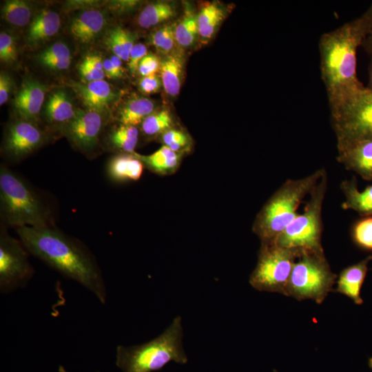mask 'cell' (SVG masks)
Wrapping results in <instances>:
<instances>
[{"instance_id": "6da1fadb", "label": "cell", "mask_w": 372, "mask_h": 372, "mask_svg": "<svg viewBox=\"0 0 372 372\" xmlns=\"http://www.w3.org/2000/svg\"><path fill=\"white\" fill-rule=\"evenodd\" d=\"M26 250L64 277L92 292L102 304L107 291L102 274L90 254L78 242L47 226L17 228Z\"/></svg>"}, {"instance_id": "7a4b0ae2", "label": "cell", "mask_w": 372, "mask_h": 372, "mask_svg": "<svg viewBox=\"0 0 372 372\" xmlns=\"http://www.w3.org/2000/svg\"><path fill=\"white\" fill-rule=\"evenodd\" d=\"M366 25L363 15L323 34L319 41L320 71L329 103L334 104L363 90L357 76V50Z\"/></svg>"}, {"instance_id": "3957f363", "label": "cell", "mask_w": 372, "mask_h": 372, "mask_svg": "<svg viewBox=\"0 0 372 372\" xmlns=\"http://www.w3.org/2000/svg\"><path fill=\"white\" fill-rule=\"evenodd\" d=\"M183 336L182 319L178 316L158 337L138 345L118 346L116 364L123 372H154L170 362L186 364L188 358Z\"/></svg>"}, {"instance_id": "277c9868", "label": "cell", "mask_w": 372, "mask_h": 372, "mask_svg": "<svg viewBox=\"0 0 372 372\" xmlns=\"http://www.w3.org/2000/svg\"><path fill=\"white\" fill-rule=\"evenodd\" d=\"M324 172V169H320L304 178L289 179L273 194L258 214L253 227L262 244L273 243L295 218L301 202Z\"/></svg>"}, {"instance_id": "5b68a950", "label": "cell", "mask_w": 372, "mask_h": 372, "mask_svg": "<svg viewBox=\"0 0 372 372\" xmlns=\"http://www.w3.org/2000/svg\"><path fill=\"white\" fill-rule=\"evenodd\" d=\"M327 187L326 172L309 194L303 212L298 214L273 242L300 251H322V209ZM272 244V243H271Z\"/></svg>"}, {"instance_id": "8992f818", "label": "cell", "mask_w": 372, "mask_h": 372, "mask_svg": "<svg viewBox=\"0 0 372 372\" xmlns=\"http://www.w3.org/2000/svg\"><path fill=\"white\" fill-rule=\"evenodd\" d=\"M0 201L5 220L17 227L47 226L45 207L30 188L8 168L0 169Z\"/></svg>"}, {"instance_id": "52a82bcc", "label": "cell", "mask_w": 372, "mask_h": 372, "mask_svg": "<svg viewBox=\"0 0 372 372\" xmlns=\"http://www.w3.org/2000/svg\"><path fill=\"white\" fill-rule=\"evenodd\" d=\"M336 278L324 251H302L293 265L286 296L321 304L332 291Z\"/></svg>"}, {"instance_id": "ba28073f", "label": "cell", "mask_w": 372, "mask_h": 372, "mask_svg": "<svg viewBox=\"0 0 372 372\" xmlns=\"http://www.w3.org/2000/svg\"><path fill=\"white\" fill-rule=\"evenodd\" d=\"M329 107L337 146L372 138V92L366 87Z\"/></svg>"}, {"instance_id": "9c48e42d", "label": "cell", "mask_w": 372, "mask_h": 372, "mask_svg": "<svg viewBox=\"0 0 372 372\" xmlns=\"http://www.w3.org/2000/svg\"><path fill=\"white\" fill-rule=\"evenodd\" d=\"M300 251L276 244H262L256 267L249 278L252 287L260 291L286 296L296 260Z\"/></svg>"}, {"instance_id": "30bf717a", "label": "cell", "mask_w": 372, "mask_h": 372, "mask_svg": "<svg viewBox=\"0 0 372 372\" xmlns=\"http://www.w3.org/2000/svg\"><path fill=\"white\" fill-rule=\"evenodd\" d=\"M25 247L6 234L0 238V291L8 293L25 287L33 276Z\"/></svg>"}, {"instance_id": "8fae6325", "label": "cell", "mask_w": 372, "mask_h": 372, "mask_svg": "<svg viewBox=\"0 0 372 372\" xmlns=\"http://www.w3.org/2000/svg\"><path fill=\"white\" fill-rule=\"evenodd\" d=\"M103 126L101 113L87 110L76 112L66 126L70 139L80 149H90L98 142Z\"/></svg>"}, {"instance_id": "7c38bea8", "label": "cell", "mask_w": 372, "mask_h": 372, "mask_svg": "<svg viewBox=\"0 0 372 372\" xmlns=\"http://www.w3.org/2000/svg\"><path fill=\"white\" fill-rule=\"evenodd\" d=\"M337 160L347 169L366 180H372V138L337 146Z\"/></svg>"}, {"instance_id": "4fadbf2b", "label": "cell", "mask_w": 372, "mask_h": 372, "mask_svg": "<svg viewBox=\"0 0 372 372\" xmlns=\"http://www.w3.org/2000/svg\"><path fill=\"white\" fill-rule=\"evenodd\" d=\"M43 141L41 131L30 121L22 120L9 126L4 147L12 156L21 157L34 151Z\"/></svg>"}, {"instance_id": "5bb4252c", "label": "cell", "mask_w": 372, "mask_h": 372, "mask_svg": "<svg viewBox=\"0 0 372 372\" xmlns=\"http://www.w3.org/2000/svg\"><path fill=\"white\" fill-rule=\"evenodd\" d=\"M46 87L38 81L27 79L15 95L13 105L17 114L30 121L39 114L45 99Z\"/></svg>"}, {"instance_id": "9a60e30c", "label": "cell", "mask_w": 372, "mask_h": 372, "mask_svg": "<svg viewBox=\"0 0 372 372\" xmlns=\"http://www.w3.org/2000/svg\"><path fill=\"white\" fill-rule=\"evenodd\" d=\"M71 86L87 110L99 113L107 110L116 97L110 85L104 80L85 83L73 82Z\"/></svg>"}, {"instance_id": "2e32d148", "label": "cell", "mask_w": 372, "mask_h": 372, "mask_svg": "<svg viewBox=\"0 0 372 372\" xmlns=\"http://www.w3.org/2000/svg\"><path fill=\"white\" fill-rule=\"evenodd\" d=\"M371 260L372 255H370L359 262L343 269L339 274L337 288L334 291L349 297L356 304H362L363 300L360 291L368 271V264Z\"/></svg>"}, {"instance_id": "e0dca14e", "label": "cell", "mask_w": 372, "mask_h": 372, "mask_svg": "<svg viewBox=\"0 0 372 372\" xmlns=\"http://www.w3.org/2000/svg\"><path fill=\"white\" fill-rule=\"evenodd\" d=\"M105 25L104 14L98 10H85L72 21L70 31L72 36L82 43L93 41Z\"/></svg>"}, {"instance_id": "ac0fdd59", "label": "cell", "mask_w": 372, "mask_h": 372, "mask_svg": "<svg viewBox=\"0 0 372 372\" xmlns=\"http://www.w3.org/2000/svg\"><path fill=\"white\" fill-rule=\"evenodd\" d=\"M340 189L345 197L342 204L343 209H352L362 216H372V185L360 191L356 179L353 177L342 181Z\"/></svg>"}, {"instance_id": "d6986e66", "label": "cell", "mask_w": 372, "mask_h": 372, "mask_svg": "<svg viewBox=\"0 0 372 372\" xmlns=\"http://www.w3.org/2000/svg\"><path fill=\"white\" fill-rule=\"evenodd\" d=\"M184 57L179 51L167 54L161 61L160 74L165 92L172 96L178 94L183 76Z\"/></svg>"}, {"instance_id": "ffe728a7", "label": "cell", "mask_w": 372, "mask_h": 372, "mask_svg": "<svg viewBox=\"0 0 372 372\" xmlns=\"http://www.w3.org/2000/svg\"><path fill=\"white\" fill-rule=\"evenodd\" d=\"M61 19L55 11L43 9L33 19L30 23L27 41L37 44L55 35L59 30Z\"/></svg>"}, {"instance_id": "44dd1931", "label": "cell", "mask_w": 372, "mask_h": 372, "mask_svg": "<svg viewBox=\"0 0 372 372\" xmlns=\"http://www.w3.org/2000/svg\"><path fill=\"white\" fill-rule=\"evenodd\" d=\"M107 170L114 180H137L142 175L143 164L134 155H118L111 159Z\"/></svg>"}, {"instance_id": "7402d4cb", "label": "cell", "mask_w": 372, "mask_h": 372, "mask_svg": "<svg viewBox=\"0 0 372 372\" xmlns=\"http://www.w3.org/2000/svg\"><path fill=\"white\" fill-rule=\"evenodd\" d=\"M134 155L145 163L153 172L167 174L174 172L179 165L180 156L169 147L163 145L152 154L143 156Z\"/></svg>"}, {"instance_id": "603a6c76", "label": "cell", "mask_w": 372, "mask_h": 372, "mask_svg": "<svg viewBox=\"0 0 372 372\" xmlns=\"http://www.w3.org/2000/svg\"><path fill=\"white\" fill-rule=\"evenodd\" d=\"M154 102L143 97H134L127 101L119 113L122 125L135 126L142 123L144 119L152 114Z\"/></svg>"}, {"instance_id": "cb8c5ba5", "label": "cell", "mask_w": 372, "mask_h": 372, "mask_svg": "<svg viewBox=\"0 0 372 372\" xmlns=\"http://www.w3.org/2000/svg\"><path fill=\"white\" fill-rule=\"evenodd\" d=\"M45 114L51 122L66 123L73 119L76 112L66 93L63 90H57L50 96Z\"/></svg>"}, {"instance_id": "d4e9b609", "label": "cell", "mask_w": 372, "mask_h": 372, "mask_svg": "<svg viewBox=\"0 0 372 372\" xmlns=\"http://www.w3.org/2000/svg\"><path fill=\"white\" fill-rule=\"evenodd\" d=\"M176 14L174 6L165 1H158L146 6L138 17V25L149 28L172 19Z\"/></svg>"}, {"instance_id": "484cf974", "label": "cell", "mask_w": 372, "mask_h": 372, "mask_svg": "<svg viewBox=\"0 0 372 372\" xmlns=\"http://www.w3.org/2000/svg\"><path fill=\"white\" fill-rule=\"evenodd\" d=\"M224 18V12L217 3H209L197 14L198 34L203 41L210 39Z\"/></svg>"}, {"instance_id": "4316f807", "label": "cell", "mask_w": 372, "mask_h": 372, "mask_svg": "<svg viewBox=\"0 0 372 372\" xmlns=\"http://www.w3.org/2000/svg\"><path fill=\"white\" fill-rule=\"evenodd\" d=\"M176 43L182 48L192 47L198 37V28L197 14L192 10H187L174 29Z\"/></svg>"}, {"instance_id": "83f0119b", "label": "cell", "mask_w": 372, "mask_h": 372, "mask_svg": "<svg viewBox=\"0 0 372 372\" xmlns=\"http://www.w3.org/2000/svg\"><path fill=\"white\" fill-rule=\"evenodd\" d=\"M109 49L121 60L129 61L134 36L120 26L111 29L105 39Z\"/></svg>"}, {"instance_id": "f1b7e54d", "label": "cell", "mask_w": 372, "mask_h": 372, "mask_svg": "<svg viewBox=\"0 0 372 372\" xmlns=\"http://www.w3.org/2000/svg\"><path fill=\"white\" fill-rule=\"evenodd\" d=\"M39 59L42 65L51 70H63L70 67L72 56L68 47L58 42L43 50Z\"/></svg>"}, {"instance_id": "f546056e", "label": "cell", "mask_w": 372, "mask_h": 372, "mask_svg": "<svg viewBox=\"0 0 372 372\" xmlns=\"http://www.w3.org/2000/svg\"><path fill=\"white\" fill-rule=\"evenodd\" d=\"M32 13V7L25 1H7L1 8L2 18L15 26L22 27L27 25Z\"/></svg>"}, {"instance_id": "4dcf8cb0", "label": "cell", "mask_w": 372, "mask_h": 372, "mask_svg": "<svg viewBox=\"0 0 372 372\" xmlns=\"http://www.w3.org/2000/svg\"><path fill=\"white\" fill-rule=\"evenodd\" d=\"M138 132L135 126L121 125L110 135L112 145L123 152L134 153L138 143Z\"/></svg>"}, {"instance_id": "1f68e13d", "label": "cell", "mask_w": 372, "mask_h": 372, "mask_svg": "<svg viewBox=\"0 0 372 372\" xmlns=\"http://www.w3.org/2000/svg\"><path fill=\"white\" fill-rule=\"evenodd\" d=\"M143 132L148 136L163 134L172 129L173 121L166 110L154 112L147 116L141 123Z\"/></svg>"}, {"instance_id": "d6a6232c", "label": "cell", "mask_w": 372, "mask_h": 372, "mask_svg": "<svg viewBox=\"0 0 372 372\" xmlns=\"http://www.w3.org/2000/svg\"><path fill=\"white\" fill-rule=\"evenodd\" d=\"M351 235L357 247L372 251V216L358 220L352 226Z\"/></svg>"}, {"instance_id": "836d02e7", "label": "cell", "mask_w": 372, "mask_h": 372, "mask_svg": "<svg viewBox=\"0 0 372 372\" xmlns=\"http://www.w3.org/2000/svg\"><path fill=\"white\" fill-rule=\"evenodd\" d=\"M175 24L162 26L151 35V42L160 51L167 54L173 52L177 45L175 38Z\"/></svg>"}, {"instance_id": "e575fe53", "label": "cell", "mask_w": 372, "mask_h": 372, "mask_svg": "<svg viewBox=\"0 0 372 372\" xmlns=\"http://www.w3.org/2000/svg\"><path fill=\"white\" fill-rule=\"evenodd\" d=\"M161 141L163 145L176 153L185 150L189 143L187 135L181 130L172 128L162 134Z\"/></svg>"}, {"instance_id": "d590c367", "label": "cell", "mask_w": 372, "mask_h": 372, "mask_svg": "<svg viewBox=\"0 0 372 372\" xmlns=\"http://www.w3.org/2000/svg\"><path fill=\"white\" fill-rule=\"evenodd\" d=\"M17 48L14 37L6 32L0 34V59L1 61L10 63L17 60Z\"/></svg>"}, {"instance_id": "8d00e7d4", "label": "cell", "mask_w": 372, "mask_h": 372, "mask_svg": "<svg viewBox=\"0 0 372 372\" xmlns=\"http://www.w3.org/2000/svg\"><path fill=\"white\" fill-rule=\"evenodd\" d=\"M83 62L91 72L94 81L103 80L105 73L103 61L99 54H90L85 57Z\"/></svg>"}, {"instance_id": "74e56055", "label": "cell", "mask_w": 372, "mask_h": 372, "mask_svg": "<svg viewBox=\"0 0 372 372\" xmlns=\"http://www.w3.org/2000/svg\"><path fill=\"white\" fill-rule=\"evenodd\" d=\"M161 61L158 58L152 54H147L141 61L138 72L142 76L156 74L160 71Z\"/></svg>"}, {"instance_id": "f35d334b", "label": "cell", "mask_w": 372, "mask_h": 372, "mask_svg": "<svg viewBox=\"0 0 372 372\" xmlns=\"http://www.w3.org/2000/svg\"><path fill=\"white\" fill-rule=\"evenodd\" d=\"M147 54V47L143 43L134 44L132 48L128 62V68L132 74L138 71L141 61Z\"/></svg>"}, {"instance_id": "ab89813d", "label": "cell", "mask_w": 372, "mask_h": 372, "mask_svg": "<svg viewBox=\"0 0 372 372\" xmlns=\"http://www.w3.org/2000/svg\"><path fill=\"white\" fill-rule=\"evenodd\" d=\"M161 85H163L161 79L156 74L143 76L138 82L141 90L147 94L158 92Z\"/></svg>"}, {"instance_id": "60d3db41", "label": "cell", "mask_w": 372, "mask_h": 372, "mask_svg": "<svg viewBox=\"0 0 372 372\" xmlns=\"http://www.w3.org/2000/svg\"><path fill=\"white\" fill-rule=\"evenodd\" d=\"M362 15L365 20L366 30L361 46L372 56V4Z\"/></svg>"}, {"instance_id": "b9f144b4", "label": "cell", "mask_w": 372, "mask_h": 372, "mask_svg": "<svg viewBox=\"0 0 372 372\" xmlns=\"http://www.w3.org/2000/svg\"><path fill=\"white\" fill-rule=\"evenodd\" d=\"M11 79L5 72L0 74V105H3L9 98L11 91Z\"/></svg>"}, {"instance_id": "7bdbcfd3", "label": "cell", "mask_w": 372, "mask_h": 372, "mask_svg": "<svg viewBox=\"0 0 372 372\" xmlns=\"http://www.w3.org/2000/svg\"><path fill=\"white\" fill-rule=\"evenodd\" d=\"M105 75L110 79L120 78L110 59L103 61Z\"/></svg>"}, {"instance_id": "ee69618b", "label": "cell", "mask_w": 372, "mask_h": 372, "mask_svg": "<svg viewBox=\"0 0 372 372\" xmlns=\"http://www.w3.org/2000/svg\"><path fill=\"white\" fill-rule=\"evenodd\" d=\"M78 69L82 79L85 81V83L94 81L91 72L83 62L79 65Z\"/></svg>"}, {"instance_id": "f6af8a7d", "label": "cell", "mask_w": 372, "mask_h": 372, "mask_svg": "<svg viewBox=\"0 0 372 372\" xmlns=\"http://www.w3.org/2000/svg\"><path fill=\"white\" fill-rule=\"evenodd\" d=\"M110 60L121 77L123 74L122 60L116 55H112L110 57Z\"/></svg>"}, {"instance_id": "bcb514c9", "label": "cell", "mask_w": 372, "mask_h": 372, "mask_svg": "<svg viewBox=\"0 0 372 372\" xmlns=\"http://www.w3.org/2000/svg\"><path fill=\"white\" fill-rule=\"evenodd\" d=\"M369 91L372 92V56L369 66V81L368 85L366 87Z\"/></svg>"}, {"instance_id": "7dc6e473", "label": "cell", "mask_w": 372, "mask_h": 372, "mask_svg": "<svg viewBox=\"0 0 372 372\" xmlns=\"http://www.w3.org/2000/svg\"><path fill=\"white\" fill-rule=\"evenodd\" d=\"M369 366L371 368V369L372 370V358H370L369 359Z\"/></svg>"}]
</instances>
